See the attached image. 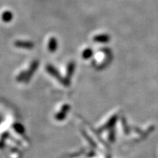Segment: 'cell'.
<instances>
[{"label": "cell", "mask_w": 158, "mask_h": 158, "mask_svg": "<svg viewBox=\"0 0 158 158\" xmlns=\"http://www.w3.org/2000/svg\"><path fill=\"white\" fill-rule=\"evenodd\" d=\"M15 45L17 48L24 49H31L34 48V43L31 42H28V41L17 40L15 43Z\"/></svg>", "instance_id": "obj_1"}, {"label": "cell", "mask_w": 158, "mask_h": 158, "mask_svg": "<svg viewBox=\"0 0 158 158\" xmlns=\"http://www.w3.org/2000/svg\"><path fill=\"white\" fill-rule=\"evenodd\" d=\"M93 40L96 43H107L109 40V37L107 35H98L94 37Z\"/></svg>", "instance_id": "obj_2"}, {"label": "cell", "mask_w": 158, "mask_h": 158, "mask_svg": "<svg viewBox=\"0 0 158 158\" xmlns=\"http://www.w3.org/2000/svg\"><path fill=\"white\" fill-rule=\"evenodd\" d=\"M57 48V40L54 37H51L49 40L48 42V50L51 51V52H54L56 50Z\"/></svg>", "instance_id": "obj_3"}, {"label": "cell", "mask_w": 158, "mask_h": 158, "mask_svg": "<svg viewBox=\"0 0 158 158\" xmlns=\"http://www.w3.org/2000/svg\"><path fill=\"white\" fill-rule=\"evenodd\" d=\"M2 20L5 22H10L13 19V13L10 11H5L2 14Z\"/></svg>", "instance_id": "obj_4"}, {"label": "cell", "mask_w": 158, "mask_h": 158, "mask_svg": "<svg viewBox=\"0 0 158 158\" xmlns=\"http://www.w3.org/2000/svg\"><path fill=\"white\" fill-rule=\"evenodd\" d=\"M92 54H93V51H92V49L87 48L83 52L82 56L84 59H88L89 58H90V57L92 56Z\"/></svg>", "instance_id": "obj_5"}]
</instances>
